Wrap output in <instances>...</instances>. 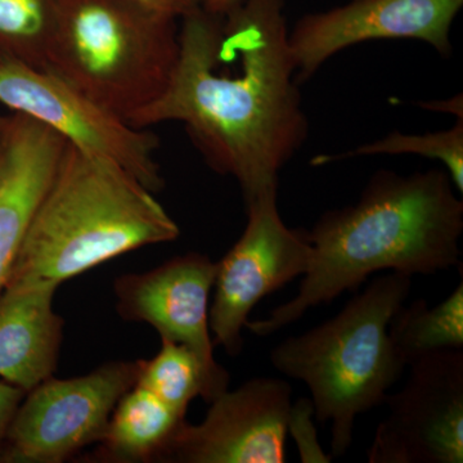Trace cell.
I'll list each match as a JSON object with an SVG mask.
<instances>
[{"mask_svg":"<svg viewBox=\"0 0 463 463\" xmlns=\"http://www.w3.org/2000/svg\"><path fill=\"white\" fill-rule=\"evenodd\" d=\"M179 21L169 85L128 123L184 125L210 169L236 179L245 203L277 192L309 132L285 0H240L224 14L201 5Z\"/></svg>","mask_w":463,"mask_h":463,"instance_id":"6da1fadb","label":"cell"},{"mask_svg":"<svg viewBox=\"0 0 463 463\" xmlns=\"http://www.w3.org/2000/svg\"><path fill=\"white\" fill-rule=\"evenodd\" d=\"M455 190L446 170H380L358 203L326 212L307 231L312 259L297 297L246 328L269 336L312 307L356 291L373 273L428 276L461 267L463 203Z\"/></svg>","mask_w":463,"mask_h":463,"instance_id":"7a4b0ae2","label":"cell"},{"mask_svg":"<svg viewBox=\"0 0 463 463\" xmlns=\"http://www.w3.org/2000/svg\"><path fill=\"white\" fill-rule=\"evenodd\" d=\"M179 234L154 192L132 174L67 143L5 288H58L97 265L172 242Z\"/></svg>","mask_w":463,"mask_h":463,"instance_id":"3957f363","label":"cell"},{"mask_svg":"<svg viewBox=\"0 0 463 463\" xmlns=\"http://www.w3.org/2000/svg\"><path fill=\"white\" fill-rule=\"evenodd\" d=\"M411 288L407 274H383L334 318L288 337L270 352L279 373L307 383L316 419L331 422L332 458L352 446L356 417L383 404L403 373L389 323Z\"/></svg>","mask_w":463,"mask_h":463,"instance_id":"277c9868","label":"cell"},{"mask_svg":"<svg viewBox=\"0 0 463 463\" xmlns=\"http://www.w3.org/2000/svg\"><path fill=\"white\" fill-rule=\"evenodd\" d=\"M178 21L141 0H63L47 71L128 121L169 85Z\"/></svg>","mask_w":463,"mask_h":463,"instance_id":"5b68a950","label":"cell"},{"mask_svg":"<svg viewBox=\"0 0 463 463\" xmlns=\"http://www.w3.org/2000/svg\"><path fill=\"white\" fill-rule=\"evenodd\" d=\"M142 361L109 362L84 376L50 379L27 392L9 425L0 463H61L102 438Z\"/></svg>","mask_w":463,"mask_h":463,"instance_id":"8992f818","label":"cell"},{"mask_svg":"<svg viewBox=\"0 0 463 463\" xmlns=\"http://www.w3.org/2000/svg\"><path fill=\"white\" fill-rule=\"evenodd\" d=\"M0 103L47 125L70 145L114 161L154 194L165 185L154 133L133 127L52 72L0 61Z\"/></svg>","mask_w":463,"mask_h":463,"instance_id":"52a82bcc","label":"cell"},{"mask_svg":"<svg viewBox=\"0 0 463 463\" xmlns=\"http://www.w3.org/2000/svg\"><path fill=\"white\" fill-rule=\"evenodd\" d=\"M246 213L245 231L216 263L214 300L209 309L214 344L231 356L242 352V330L259 301L304 276L312 259L307 231L283 223L277 192L246 203Z\"/></svg>","mask_w":463,"mask_h":463,"instance_id":"ba28073f","label":"cell"},{"mask_svg":"<svg viewBox=\"0 0 463 463\" xmlns=\"http://www.w3.org/2000/svg\"><path fill=\"white\" fill-rule=\"evenodd\" d=\"M410 377L383 404L370 463L463 462V349L439 350L408 365Z\"/></svg>","mask_w":463,"mask_h":463,"instance_id":"9c48e42d","label":"cell"},{"mask_svg":"<svg viewBox=\"0 0 463 463\" xmlns=\"http://www.w3.org/2000/svg\"><path fill=\"white\" fill-rule=\"evenodd\" d=\"M291 395L288 383L272 377L225 390L203 422H183L161 462H286Z\"/></svg>","mask_w":463,"mask_h":463,"instance_id":"30bf717a","label":"cell"},{"mask_svg":"<svg viewBox=\"0 0 463 463\" xmlns=\"http://www.w3.org/2000/svg\"><path fill=\"white\" fill-rule=\"evenodd\" d=\"M462 5L463 0H352L307 14L288 32L298 83L339 52L374 39L422 41L449 57L450 27Z\"/></svg>","mask_w":463,"mask_h":463,"instance_id":"8fae6325","label":"cell"},{"mask_svg":"<svg viewBox=\"0 0 463 463\" xmlns=\"http://www.w3.org/2000/svg\"><path fill=\"white\" fill-rule=\"evenodd\" d=\"M216 263L200 252H187L143 273H128L115 281L116 310L125 321L145 322L160 337L194 350L219 379L230 374L216 364L209 326L210 294Z\"/></svg>","mask_w":463,"mask_h":463,"instance_id":"7c38bea8","label":"cell"},{"mask_svg":"<svg viewBox=\"0 0 463 463\" xmlns=\"http://www.w3.org/2000/svg\"><path fill=\"white\" fill-rule=\"evenodd\" d=\"M66 146L47 125L14 112L0 134V292Z\"/></svg>","mask_w":463,"mask_h":463,"instance_id":"4fadbf2b","label":"cell"},{"mask_svg":"<svg viewBox=\"0 0 463 463\" xmlns=\"http://www.w3.org/2000/svg\"><path fill=\"white\" fill-rule=\"evenodd\" d=\"M57 286L0 292V380L26 394L53 376L65 321L53 309Z\"/></svg>","mask_w":463,"mask_h":463,"instance_id":"5bb4252c","label":"cell"},{"mask_svg":"<svg viewBox=\"0 0 463 463\" xmlns=\"http://www.w3.org/2000/svg\"><path fill=\"white\" fill-rule=\"evenodd\" d=\"M185 416L176 413L147 389L134 385L120 398L97 449L87 461L161 462Z\"/></svg>","mask_w":463,"mask_h":463,"instance_id":"9a60e30c","label":"cell"},{"mask_svg":"<svg viewBox=\"0 0 463 463\" xmlns=\"http://www.w3.org/2000/svg\"><path fill=\"white\" fill-rule=\"evenodd\" d=\"M136 385L147 389L167 407L185 416L194 399L203 398L212 403L228 390L230 380L210 373L187 345L161 337L157 354L142 361Z\"/></svg>","mask_w":463,"mask_h":463,"instance_id":"2e32d148","label":"cell"},{"mask_svg":"<svg viewBox=\"0 0 463 463\" xmlns=\"http://www.w3.org/2000/svg\"><path fill=\"white\" fill-rule=\"evenodd\" d=\"M389 337L405 367L439 350L463 349V282L435 307L419 298L399 307Z\"/></svg>","mask_w":463,"mask_h":463,"instance_id":"e0dca14e","label":"cell"},{"mask_svg":"<svg viewBox=\"0 0 463 463\" xmlns=\"http://www.w3.org/2000/svg\"><path fill=\"white\" fill-rule=\"evenodd\" d=\"M63 0H0V56L47 71Z\"/></svg>","mask_w":463,"mask_h":463,"instance_id":"ac0fdd59","label":"cell"},{"mask_svg":"<svg viewBox=\"0 0 463 463\" xmlns=\"http://www.w3.org/2000/svg\"><path fill=\"white\" fill-rule=\"evenodd\" d=\"M373 155H420L440 161L446 166L456 190L463 192V118H457L450 129L426 133L421 136L394 132L373 143L359 146L340 155H322L313 158L319 166L345 158L373 156Z\"/></svg>","mask_w":463,"mask_h":463,"instance_id":"d6986e66","label":"cell"},{"mask_svg":"<svg viewBox=\"0 0 463 463\" xmlns=\"http://www.w3.org/2000/svg\"><path fill=\"white\" fill-rule=\"evenodd\" d=\"M313 416H315V411L310 399H298L297 403H292L288 431L292 432L297 440L301 462H331V455H326L317 440Z\"/></svg>","mask_w":463,"mask_h":463,"instance_id":"ffe728a7","label":"cell"},{"mask_svg":"<svg viewBox=\"0 0 463 463\" xmlns=\"http://www.w3.org/2000/svg\"><path fill=\"white\" fill-rule=\"evenodd\" d=\"M25 395L26 392L23 390L0 380V448L3 446L18 405Z\"/></svg>","mask_w":463,"mask_h":463,"instance_id":"44dd1931","label":"cell"},{"mask_svg":"<svg viewBox=\"0 0 463 463\" xmlns=\"http://www.w3.org/2000/svg\"><path fill=\"white\" fill-rule=\"evenodd\" d=\"M158 12L181 20L183 16L203 5V0H141Z\"/></svg>","mask_w":463,"mask_h":463,"instance_id":"7402d4cb","label":"cell"},{"mask_svg":"<svg viewBox=\"0 0 463 463\" xmlns=\"http://www.w3.org/2000/svg\"><path fill=\"white\" fill-rule=\"evenodd\" d=\"M423 108L429 109H437V111L449 112V114H453L456 118H463V103H462V96H456L455 99L443 100V102H432L426 103V106Z\"/></svg>","mask_w":463,"mask_h":463,"instance_id":"603a6c76","label":"cell"},{"mask_svg":"<svg viewBox=\"0 0 463 463\" xmlns=\"http://www.w3.org/2000/svg\"><path fill=\"white\" fill-rule=\"evenodd\" d=\"M239 2L240 0H203V7L212 14H224Z\"/></svg>","mask_w":463,"mask_h":463,"instance_id":"cb8c5ba5","label":"cell"},{"mask_svg":"<svg viewBox=\"0 0 463 463\" xmlns=\"http://www.w3.org/2000/svg\"><path fill=\"white\" fill-rule=\"evenodd\" d=\"M9 115H0V134L5 129V124H7Z\"/></svg>","mask_w":463,"mask_h":463,"instance_id":"d4e9b609","label":"cell"},{"mask_svg":"<svg viewBox=\"0 0 463 463\" xmlns=\"http://www.w3.org/2000/svg\"><path fill=\"white\" fill-rule=\"evenodd\" d=\"M2 60H3V58H2V56H0V61H2Z\"/></svg>","mask_w":463,"mask_h":463,"instance_id":"484cf974","label":"cell"}]
</instances>
